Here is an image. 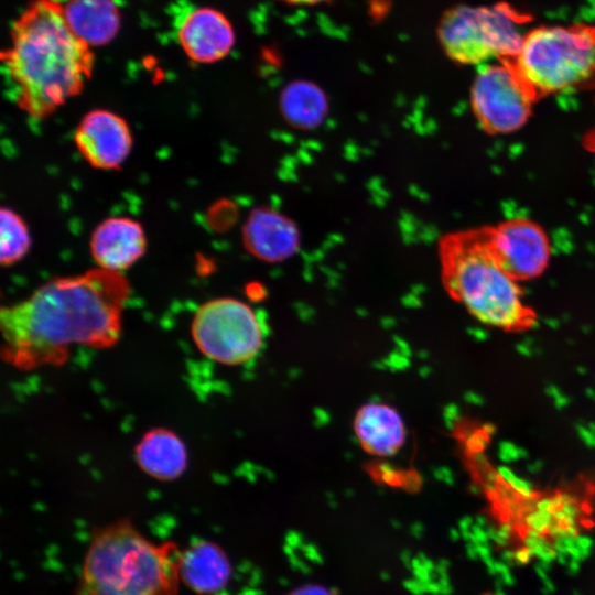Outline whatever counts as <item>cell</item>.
<instances>
[{"label": "cell", "instance_id": "6da1fadb", "mask_svg": "<svg viewBox=\"0 0 595 595\" xmlns=\"http://www.w3.org/2000/svg\"><path fill=\"white\" fill-rule=\"evenodd\" d=\"M130 295L123 273L95 268L52 279L28 298L2 306V358L29 371L61 366L71 348H110L122 331V314Z\"/></svg>", "mask_w": 595, "mask_h": 595}, {"label": "cell", "instance_id": "9c48e42d", "mask_svg": "<svg viewBox=\"0 0 595 595\" xmlns=\"http://www.w3.org/2000/svg\"><path fill=\"white\" fill-rule=\"evenodd\" d=\"M490 247L502 268L516 280L538 277L550 259L545 231L527 218H511L488 226Z\"/></svg>", "mask_w": 595, "mask_h": 595}, {"label": "cell", "instance_id": "83f0119b", "mask_svg": "<svg viewBox=\"0 0 595 595\" xmlns=\"http://www.w3.org/2000/svg\"><path fill=\"white\" fill-rule=\"evenodd\" d=\"M472 334L476 337V339L478 340H486L488 339V332L484 328H474L472 331Z\"/></svg>", "mask_w": 595, "mask_h": 595}, {"label": "cell", "instance_id": "e0dca14e", "mask_svg": "<svg viewBox=\"0 0 595 595\" xmlns=\"http://www.w3.org/2000/svg\"><path fill=\"white\" fill-rule=\"evenodd\" d=\"M71 30L89 46L109 43L120 28V12L115 0L60 1Z\"/></svg>", "mask_w": 595, "mask_h": 595}, {"label": "cell", "instance_id": "5b68a950", "mask_svg": "<svg viewBox=\"0 0 595 595\" xmlns=\"http://www.w3.org/2000/svg\"><path fill=\"white\" fill-rule=\"evenodd\" d=\"M513 62L540 98L595 84V24L528 30Z\"/></svg>", "mask_w": 595, "mask_h": 595}, {"label": "cell", "instance_id": "7c38bea8", "mask_svg": "<svg viewBox=\"0 0 595 595\" xmlns=\"http://www.w3.org/2000/svg\"><path fill=\"white\" fill-rule=\"evenodd\" d=\"M177 39L190 60L209 64L230 53L235 44V32L220 11L197 8L190 11L178 24Z\"/></svg>", "mask_w": 595, "mask_h": 595}, {"label": "cell", "instance_id": "3957f363", "mask_svg": "<svg viewBox=\"0 0 595 595\" xmlns=\"http://www.w3.org/2000/svg\"><path fill=\"white\" fill-rule=\"evenodd\" d=\"M181 550L145 538L129 519L97 528L80 571L82 595H177Z\"/></svg>", "mask_w": 595, "mask_h": 595}, {"label": "cell", "instance_id": "ac0fdd59", "mask_svg": "<svg viewBox=\"0 0 595 595\" xmlns=\"http://www.w3.org/2000/svg\"><path fill=\"white\" fill-rule=\"evenodd\" d=\"M280 106L283 117L299 129L317 127L327 111L324 91L315 84L303 80L291 83L283 89Z\"/></svg>", "mask_w": 595, "mask_h": 595}, {"label": "cell", "instance_id": "d4e9b609", "mask_svg": "<svg viewBox=\"0 0 595 595\" xmlns=\"http://www.w3.org/2000/svg\"><path fill=\"white\" fill-rule=\"evenodd\" d=\"M277 1H280L286 4H292V6H312V4L322 3L328 0H277Z\"/></svg>", "mask_w": 595, "mask_h": 595}, {"label": "cell", "instance_id": "8fae6325", "mask_svg": "<svg viewBox=\"0 0 595 595\" xmlns=\"http://www.w3.org/2000/svg\"><path fill=\"white\" fill-rule=\"evenodd\" d=\"M89 250L98 268L122 273L144 255V229L130 217H109L94 229Z\"/></svg>", "mask_w": 595, "mask_h": 595}, {"label": "cell", "instance_id": "44dd1931", "mask_svg": "<svg viewBox=\"0 0 595 595\" xmlns=\"http://www.w3.org/2000/svg\"><path fill=\"white\" fill-rule=\"evenodd\" d=\"M465 444L468 452L479 453L487 446L488 439L484 432H473L466 437Z\"/></svg>", "mask_w": 595, "mask_h": 595}, {"label": "cell", "instance_id": "52a82bcc", "mask_svg": "<svg viewBox=\"0 0 595 595\" xmlns=\"http://www.w3.org/2000/svg\"><path fill=\"white\" fill-rule=\"evenodd\" d=\"M197 349L208 359L225 366L242 365L263 346V328L250 305L235 298L204 302L191 323Z\"/></svg>", "mask_w": 595, "mask_h": 595}, {"label": "cell", "instance_id": "484cf974", "mask_svg": "<svg viewBox=\"0 0 595 595\" xmlns=\"http://www.w3.org/2000/svg\"><path fill=\"white\" fill-rule=\"evenodd\" d=\"M532 349H533V346H532V342L528 343V342H524V343H521L519 345H517V350L526 356V357H530L532 356Z\"/></svg>", "mask_w": 595, "mask_h": 595}, {"label": "cell", "instance_id": "ffe728a7", "mask_svg": "<svg viewBox=\"0 0 595 595\" xmlns=\"http://www.w3.org/2000/svg\"><path fill=\"white\" fill-rule=\"evenodd\" d=\"M527 456V451L512 442L502 441L498 445V457L505 463H512Z\"/></svg>", "mask_w": 595, "mask_h": 595}, {"label": "cell", "instance_id": "8992f818", "mask_svg": "<svg viewBox=\"0 0 595 595\" xmlns=\"http://www.w3.org/2000/svg\"><path fill=\"white\" fill-rule=\"evenodd\" d=\"M531 15L507 2L456 6L437 26L444 53L464 65L511 61L518 55Z\"/></svg>", "mask_w": 595, "mask_h": 595}, {"label": "cell", "instance_id": "4fadbf2b", "mask_svg": "<svg viewBox=\"0 0 595 595\" xmlns=\"http://www.w3.org/2000/svg\"><path fill=\"white\" fill-rule=\"evenodd\" d=\"M246 249L266 262L286 260L299 249L300 235L286 216L267 207L256 208L242 229Z\"/></svg>", "mask_w": 595, "mask_h": 595}, {"label": "cell", "instance_id": "4316f807", "mask_svg": "<svg viewBox=\"0 0 595 595\" xmlns=\"http://www.w3.org/2000/svg\"><path fill=\"white\" fill-rule=\"evenodd\" d=\"M467 401L473 403V404H476V405L484 404L483 397L480 394H478V393H475V392H468L467 393Z\"/></svg>", "mask_w": 595, "mask_h": 595}, {"label": "cell", "instance_id": "603a6c76", "mask_svg": "<svg viewBox=\"0 0 595 595\" xmlns=\"http://www.w3.org/2000/svg\"><path fill=\"white\" fill-rule=\"evenodd\" d=\"M548 396L553 400L558 409H562L570 403L569 397L563 393L556 386L549 385L545 389Z\"/></svg>", "mask_w": 595, "mask_h": 595}, {"label": "cell", "instance_id": "4dcf8cb0", "mask_svg": "<svg viewBox=\"0 0 595 595\" xmlns=\"http://www.w3.org/2000/svg\"><path fill=\"white\" fill-rule=\"evenodd\" d=\"M545 323H548L552 328H555V327L559 326V322L555 321V320H552V318H548V320L545 321Z\"/></svg>", "mask_w": 595, "mask_h": 595}, {"label": "cell", "instance_id": "cb8c5ba5", "mask_svg": "<svg viewBox=\"0 0 595 595\" xmlns=\"http://www.w3.org/2000/svg\"><path fill=\"white\" fill-rule=\"evenodd\" d=\"M576 431L582 442L592 448H595V434L592 432L588 425L578 424Z\"/></svg>", "mask_w": 595, "mask_h": 595}, {"label": "cell", "instance_id": "f1b7e54d", "mask_svg": "<svg viewBox=\"0 0 595 595\" xmlns=\"http://www.w3.org/2000/svg\"><path fill=\"white\" fill-rule=\"evenodd\" d=\"M585 145L591 151H595V129H593L591 133L585 137Z\"/></svg>", "mask_w": 595, "mask_h": 595}, {"label": "cell", "instance_id": "2e32d148", "mask_svg": "<svg viewBox=\"0 0 595 595\" xmlns=\"http://www.w3.org/2000/svg\"><path fill=\"white\" fill-rule=\"evenodd\" d=\"M133 453L139 468L156 480H175L187 467L185 443L174 431L166 428L147 431Z\"/></svg>", "mask_w": 595, "mask_h": 595}, {"label": "cell", "instance_id": "f546056e", "mask_svg": "<svg viewBox=\"0 0 595 595\" xmlns=\"http://www.w3.org/2000/svg\"><path fill=\"white\" fill-rule=\"evenodd\" d=\"M496 431L495 426L490 423H486L483 425V432L486 434V435H491L494 434Z\"/></svg>", "mask_w": 595, "mask_h": 595}, {"label": "cell", "instance_id": "5bb4252c", "mask_svg": "<svg viewBox=\"0 0 595 595\" xmlns=\"http://www.w3.org/2000/svg\"><path fill=\"white\" fill-rule=\"evenodd\" d=\"M353 430L360 447L368 454L388 457L405 443L407 428L400 413L383 402H368L356 412Z\"/></svg>", "mask_w": 595, "mask_h": 595}, {"label": "cell", "instance_id": "7402d4cb", "mask_svg": "<svg viewBox=\"0 0 595 595\" xmlns=\"http://www.w3.org/2000/svg\"><path fill=\"white\" fill-rule=\"evenodd\" d=\"M290 595H335L325 586L310 584L295 588Z\"/></svg>", "mask_w": 595, "mask_h": 595}, {"label": "cell", "instance_id": "30bf717a", "mask_svg": "<svg viewBox=\"0 0 595 595\" xmlns=\"http://www.w3.org/2000/svg\"><path fill=\"white\" fill-rule=\"evenodd\" d=\"M74 143L83 159L93 167L118 170L132 149L128 122L107 109L88 111L74 132Z\"/></svg>", "mask_w": 595, "mask_h": 595}, {"label": "cell", "instance_id": "ba28073f", "mask_svg": "<svg viewBox=\"0 0 595 595\" xmlns=\"http://www.w3.org/2000/svg\"><path fill=\"white\" fill-rule=\"evenodd\" d=\"M539 98L513 60L485 64L470 90L473 112L482 128L491 134L522 128Z\"/></svg>", "mask_w": 595, "mask_h": 595}, {"label": "cell", "instance_id": "d6986e66", "mask_svg": "<svg viewBox=\"0 0 595 595\" xmlns=\"http://www.w3.org/2000/svg\"><path fill=\"white\" fill-rule=\"evenodd\" d=\"M0 220V262L12 266L30 250L31 236L25 221L12 209L2 207Z\"/></svg>", "mask_w": 595, "mask_h": 595}, {"label": "cell", "instance_id": "9a60e30c", "mask_svg": "<svg viewBox=\"0 0 595 595\" xmlns=\"http://www.w3.org/2000/svg\"><path fill=\"white\" fill-rule=\"evenodd\" d=\"M180 581L197 595H214L223 591L231 576L230 561L215 542L195 540L181 550Z\"/></svg>", "mask_w": 595, "mask_h": 595}, {"label": "cell", "instance_id": "7a4b0ae2", "mask_svg": "<svg viewBox=\"0 0 595 595\" xmlns=\"http://www.w3.org/2000/svg\"><path fill=\"white\" fill-rule=\"evenodd\" d=\"M2 63L18 107L44 119L80 94L94 54L68 26L60 0H34L13 23Z\"/></svg>", "mask_w": 595, "mask_h": 595}, {"label": "cell", "instance_id": "277c9868", "mask_svg": "<svg viewBox=\"0 0 595 595\" xmlns=\"http://www.w3.org/2000/svg\"><path fill=\"white\" fill-rule=\"evenodd\" d=\"M439 255L444 288L479 322L506 329L531 322L517 280L490 247L488 226L444 235Z\"/></svg>", "mask_w": 595, "mask_h": 595}]
</instances>
